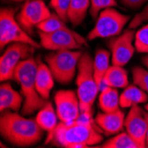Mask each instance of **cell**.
<instances>
[{
    "label": "cell",
    "mask_w": 148,
    "mask_h": 148,
    "mask_svg": "<svg viewBox=\"0 0 148 148\" xmlns=\"http://www.w3.org/2000/svg\"><path fill=\"white\" fill-rule=\"evenodd\" d=\"M102 130L92 117L81 114L71 123L60 122L54 132L52 143L66 148H85L103 141Z\"/></svg>",
    "instance_id": "1"
},
{
    "label": "cell",
    "mask_w": 148,
    "mask_h": 148,
    "mask_svg": "<svg viewBox=\"0 0 148 148\" xmlns=\"http://www.w3.org/2000/svg\"><path fill=\"white\" fill-rule=\"evenodd\" d=\"M44 132L36 120L14 112L4 111L0 118L1 136L13 145L26 147L36 145L43 139Z\"/></svg>",
    "instance_id": "2"
},
{
    "label": "cell",
    "mask_w": 148,
    "mask_h": 148,
    "mask_svg": "<svg viewBox=\"0 0 148 148\" xmlns=\"http://www.w3.org/2000/svg\"><path fill=\"white\" fill-rule=\"evenodd\" d=\"M37 69V62L30 57L19 63L17 66L14 79L20 84L21 94L24 97L22 107L23 115H30L36 111L40 110L47 103L37 92L36 86V75Z\"/></svg>",
    "instance_id": "3"
},
{
    "label": "cell",
    "mask_w": 148,
    "mask_h": 148,
    "mask_svg": "<svg viewBox=\"0 0 148 148\" xmlns=\"http://www.w3.org/2000/svg\"><path fill=\"white\" fill-rule=\"evenodd\" d=\"M77 96L82 114L92 117L93 105L95 103L99 88L94 78L93 59L87 52L81 56L77 66Z\"/></svg>",
    "instance_id": "4"
},
{
    "label": "cell",
    "mask_w": 148,
    "mask_h": 148,
    "mask_svg": "<svg viewBox=\"0 0 148 148\" xmlns=\"http://www.w3.org/2000/svg\"><path fill=\"white\" fill-rule=\"evenodd\" d=\"M83 52L79 50L53 51L45 57L53 77L61 84H69L74 79Z\"/></svg>",
    "instance_id": "5"
},
{
    "label": "cell",
    "mask_w": 148,
    "mask_h": 148,
    "mask_svg": "<svg viewBox=\"0 0 148 148\" xmlns=\"http://www.w3.org/2000/svg\"><path fill=\"white\" fill-rule=\"evenodd\" d=\"M16 9L3 7L0 12V49L1 51L8 45L21 42L33 45L38 49L41 45L30 36L19 24L15 17Z\"/></svg>",
    "instance_id": "6"
},
{
    "label": "cell",
    "mask_w": 148,
    "mask_h": 148,
    "mask_svg": "<svg viewBox=\"0 0 148 148\" xmlns=\"http://www.w3.org/2000/svg\"><path fill=\"white\" fill-rule=\"evenodd\" d=\"M130 19L129 15L123 14L113 7L102 10L94 28L88 34V40L92 41L97 38H108L119 36L122 34Z\"/></svg>",
    "instance_id": "7"
},
{
    "label": "cell",
    "mask_w": 148,
    "mask_h": 148,
    "mask_svg": "<svg viewBox=\"0 0 148 148\" xmlns=\"http://www.w3.org/2000/svg\"><path fill=\"white\" fill-rule=\"evenodd\" d=\"M33 45L15 42L10 44L0 58V80L5 82L14 79V73L19 63L29 59L35 52Z\"/></svg>",
    "instance_id": "8"
},
{
    "label": "cell",
    "mask_w": 148,
    "mask_h": 148,
    "mask_svg": "<svg viewBox=\"0 0 148 148\" xmlns=\"http://www.w3.org/2000/svg\"><path fill=\"white\" fill-rule=\"evenodd\" d=\"M38 36L41 46L50 51L81 50L83 45H87L86 40L70 29L51 33L38 31Z\"/></svg>",
    "instance_id": "9"
},
{
    "label": "cell",
    "mask_w": 148,
    "mask_h": 148,
    "mask_svg": "<svg viewBox=\"0 0 148 148\" xmlns=\"http://www.w3.org/2000/svg\"><path fill=\"white\" fill-rule=\"evenodd\" d=\"M51 14L44 0H30L26 1L16 15V19L21 28L29 35L33 34L34 27L49 18Z\"/></svg>",
    "instance_id": "10"
},
{
    "label": "cell",
    "mask_w": 148,
    "mask_h": 148,
    "mask_svg": "<svg viewBox=\"0 0 148 148\" xmlns=\"http://www.w3.org/2000/svg\"><path fill=\"white\" fill-rule=\"evenodd\" d=\"M133 40H135V32L130 29L109 40L107 46L112 55L113 65L123 66L131 60L136 49Z\"/></svg>",
    "instance_id": "11"
},
{
    "label": "cell",
    "mask_w": 148,
    "mask_h": 148,
    "mask_svg": "<svg viewBox=\"0 0 148 148\" xmlns=\"http://www.w3.org/2000/svg\"><path fill=\"white\" fill-rule=\"evenodd\" d=\"M54 102L58 118L62 123L74 122L82 114L77 93L74 90H61L57 91Z\"/></svg>",
    "instance_id": "12"
},
{
    "label": "cell",
    "mask_w": 148,
    "mask_h": 148,
    "mask_svg": "<svg viewBox=\"0 0 148 148\" xmlns=\"http://www.w3.org/2000/svg\"><path fill=\"white\" fill-rule=\"evenodd\" d=\"M145 111L137 105L130 107L124 121V127L126 132L134 140L138 148L146 147V130H147V120Z\"/></svg>",
    "instance_id": "13"
},
{
    "label": "cell",
    "mask_w": 148,
    "mask_h": 148,
    "mask_svg": "<svg viewBox=\"0 0 148 148\" xmlns=\"http://www.w3.org/2000/svg\"><path fill=\"white\" fill-rule=\"evenodd\" d=\"M125 114L120 108L114 112L99 113L95 122L102 132L106 136L116 135L122 132L124 127Z\"/></svg>",
    "instance_id": "14"
},
{
    "label": "cell",
    "mask_w": 148,
    "mask_h": 148,
    "mask_svg": "<svg viewBox=\"0 0 148 148\" xmlns=\"http://www.w3.org/2000/svg\"><path fill=\"white\" fill-rule=\"evenodd\" d=\"M57 113L51 102H47L39 110L36 120L39 126L47 132V138L45 144H48L52 141L55 130L59 124L57 123Z\"/></svg>",
    "instance_id": "15"
},
{
    "label": "cell",
    "mask_w": 148,
    "mask_h": 148,
    "mask_svg": "<svg viewBox=\"0 0 148 148\" xmlns=\"http://www.w3.org/2000/svg\"><path fill=\"white\" fill-rule=\"evenodd\" d=\"M36 86L39 95L45 99H48L51 90L54 86V77L46 63L39 60L36 75Z\"/></svg>",
    "instance_id": "16"
},
{
    "label": "cell",
    "mask_w": 148,
    "mask_h": 148,
    "mask_svg": "<svg viewBox=\"0 0 148 148\" xmlns=\"http://www.w3.org/2000/svg\"><path fill=\"white\" fill-rule=\"evenodd\" d=\"M23 95L12 87L9 83L0 86V111H18L23 104Z\"/></svg>",
    "instance_id": "17"
},
{
    "label": "cell",
    "mask_w": 148,
    "mask_h": 148,
    "mask_svg": "<svg viewBox=\"0 0 148 148\" xmlns=\"http://www.w3.org/2000/svg\"><path fill=\"white\" fill-rule=\"evenodd\" d=\"M102 84L115 89H125L129 85L128 72L123 66L112 65L106 72Z\"/></svg>",
    "instance_id": "18"
},
{
    "label": "cell",
    "mask_w": 148,
    "mask_h": 148,
    "mask_svg": "<svg viewBox=\"0 0 148 148\" xmlns=\"http://www.w3.org/2000/svg\"><path fill=\"white\" fill-rule=\"evenodd\" d=\"M147 100V93L136 84H131L128 85L120 95V106L126 108L145 103Z\"/></svg>",
    "instance_id": "19"
},
{
    "label": "cell",
    "mask_w": 148,
    "mask_h": 148,
    "mask_svg": "<svg viewBox=\"0 0 148 148\" xmlns=\"http://www.w3.org/2000/svg\"><path fill=\"white\" fill-rule=\"evenodd\" d=\"M111 53L105 49H99L96 51L95 57L93 59V73L96 83L100 89L103 81V77L109 69Z\"/></svg>",
    "instance_id": "20"
},
{
    "label": "cell",
    "mask_w": 148,
    "mask_h": 148,
    "mask_svg": "<svg viewBox=\"0 0 148 148\" xmlns=\"http://www.w3.org/2000/svg\"><path fill=\"white\" fill-rule=\"evenodd\" d=\"M99 106L103 112H114L119 109L120 95L115 88L106 86L99 94Z\"/></svg>",
    "instance_id": "21"
},
{
    "label": "cell",
    "mask_w": 148,
    "mask_h": 148,
    "mask_svg": "<svg viewBox=\"0 0 148 148\" xmlns=\"http://www.w3.org/2000/svg\"><path fill=\"white\" fill-rule=\"evenodd\" d=\"M90 7V0H71L68 11V21L73 26H79L87 14Z\"/></svg>",
    "instance_id": "22"
},
{
    "label": "cell",
    "mask_w": 148,
    "mask_h": 148,
    "mask_svg": "<svg viewBox=\"0 0 148 148\" xmlns=\"http://www.w3.org/2000/svg\"><path fill=\"white\" fill-rule=\"evenodd\" d=\"M65 22L66 21H64L56 12H51V16L37 25L36 28L39 31L45 33L55 32L61 29H69V28L66 25Z\"/></svg>",
    "instance_id": "23"
},
{
    "label": "cell",
    "mask_w": 148,
    "mask_h": 148,
    "mask_svg": "<svg viewBox=\"0 0 148 148\" xmlns=\"http://www.w3.org/2000/svg\"><path fill=\"white\" fill-rule=\"evenodd\" d=\"M101 147L103 148H138L127 132H121L116 136L106 141Z\"/></svg>",
    "instance_id": "24"
},
{
    "label": "cell",
    "mask_w": 148,
    "mask_h": 148,
    "mask_svg": "<svg viewBox=\"0 0 148 148\" xmlns=\"http://www.w3.org/2000/svg\"><path fill=\"white\" fill-rule=\"evenodd\" d=\"M135 48L139 53H148V22L135 34Z\"/></svg>",
    "instance_id": "25"
},
{
    "label": "cell",
    "mask_w": 148,
    "mask_h": 148,
    "mask_svg": "<svg viewBox=\"0 0 148 148\" xmlns=\"http://www.w3.org/2000/svg\"><path fill=\"white\" fill-rule=\"evenodd\" d=\"M132 79L134 84L148 93V70L141 66H135L132 69Z\"/></svg>",
    "instance_id": "26"
},
{
    "label": "cell",
    "mask_w": 148,
    "mask_h": 148,
    "mask_svg": "<svg viewBox=\"0 0 148 148\" xmlns=\"http://www.w3.org/2000/svg\"><path fill=\"white\" fill-rule=\"evenodd\" d=\"M115 6H117L116 0H90V13L93 19H96L102 10Z\"/></svg>",
    "instance_id": "27"
},
{
    "label": "cell",
    "mask_w": 148,
    "mask_h": 148,
    "mask_svg": "<svg viewBox=\"0 0 148 148\" xmlns=\"http://www.w3.org/2000/svg\"><path fill=\"white\" fill-rule=\"evenodd\" d=\"M70 3L71 0H51L50 5L64 21H66Z\"/></svg>",
    "instance_id": "28"
},
{
    "label": "cell",
    "mask_w": 148,
    "mask_h": 148,
    "mask_svg": "<svg viewBox=\"0 0 148 148\" xmlns=\"http://www.w3.org/2000/svg\"><path fill=\"white\" fill-rule=\"evenodd\" d=\"M144 22H148V5L140 12L136 14L133 19H131L129 24V29H136Z\"/></svg>",
    "instance_id": "29"
},
{
    "label": "cell",
    "mask_w": 148,
    "mask_h": 148,
    "mask_svg": "<svg viewBox=\"0 0 148 148\" xmlns=\"http://www.w3.org/2000/svg\"><path fill=\"white\" fill-rule=\"evenodd\" d=\"M119 2L128 8L135 10L142 7L145 3L148 2V0H119Z\"/></svg>",
    "instance_id": "30"
},
{
    "label": "cell",
    "mask_w": 148,
    "mask_h": 148,
    "mask_svg": "<svg viewBox=\"0 0 148 148\" xmlns=\"http://www.w3.org/2000/svg\"><path fill=\"white\" fill-rule=\"evenodd\" d=\"M145 116H146V120H147V130H146V138H145V145L146 147H148V112L145 113Z\"/></svg>",
    "instance_id": "31"
},
{
    "label": "cell",
    "mask_w": 148,
    "mask_h": 148,
    "mask_svg": "<svg viewBox=\"0 0 148 148\" xmlns=\"http://www.w3.org/2000/svg\"><path fill=\"white\" fill-rule=\"evenodd\" d=\"M142 60H143L144 65H145V66H146V68L148 69V55H145V57H143Z\"/></svg>",
    "instance_id": "32"
},
{
    "label": "cell",
    "mask_w": 148,
    "mask_h": 148,
    "mask_svg": "<svg viewBox=\"0 0 148 148\" xmlns=\"http://www.w3.org/2000/svg\"><path fill=\"white\" fill-rule=\"evenodd\" d=\"M12 1H16V2H22V1H30V0H12Z\"/></svg>",
    "instance_id": "33"
},
{
    "label": "cell",
    "mask_w": 148,
    "mask_h": 148,
    "mask_svg": "<svg viewBox=\"0 0 148 148\" xmlns=\"http://www.w3.org/2000/svg\"><path fill=\"white\" fill-rule=\"evenodd\" d=\"M145 110H146V111L148 112V103H147V104L145 105Z\"/></svg>",
    "instance_id": "34"
}]
</instances>
